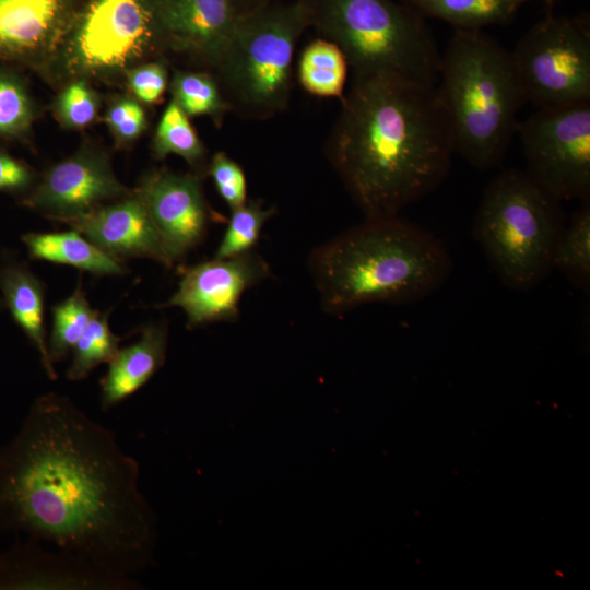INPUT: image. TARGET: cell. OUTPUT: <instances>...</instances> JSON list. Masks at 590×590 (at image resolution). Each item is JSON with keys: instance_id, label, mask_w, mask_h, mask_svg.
<instances>
[{"instance_id": "obj_1", "label": "cell", "mask_w": 590, "mask_h": 590, "mask_svg": "<svg viewBox=\"0 0 590 590\" xmlns=\"http://www.w3.org/2000/svg\"><path fill=\"white\" fill-rule=\"evenodd\" d=\"M139 476L113 430L68 397L43 394L0 448L1 529L134 577L153 564L157 536Z\"/></svg>"}, {"instance_id": "obj_2", "label": "cell", "mask_w": 590, "mask_h": 590, "mask_svg": "<svg viewBox=\"0 0 590 590\" xmlns=\"http://www.w3.org/2000/svg\"><path fill=\"white\" fill-rule=\"evenodd\" d=\"M326 155L365 217L394 216L436 190L455 154L435 84L353 78Z\"/></svg>"}, {"instance_id": "obj_3", "label": "cell", "mask_w": 590, "mask_h": 590, "mask_svg": "<svg viewBox=\"0 0 590 590\" xmlns=\"http://www.w3.org/2000/svg\"><path fill=\"white\" fill-rule=\"evenodd\" d=\"M308 268L323 310L411 304L441 288L452 263L444 244L399 215L365 221L316 247Z\"/></svg>"}, {"instance_id": "obj_4", "label": "cell", "mask_w": 590, "mask_h": 590, "mask_svg": "<svg viewBox=\"0 0 590 590\" xmlns=\"http://www.w3.org/2000/svg\"><path fill=\"white\" fill-rule=\"evenodd\" d=\"M435 87L455 153L482 170L498 167L526 104L510 50L481 31L455 30Z\"/></svg>"}, {"instance_id": "obj_5", "label": "cell", "mask_w": 590, "mask_h": 590, "mask_svg": "<svg viewBox=\"0 0 590 590\" xmlns=\"http://www.w3.org/2000/svg\"><path fill=\"white\" fill-rule=\"evenodd\" d=\"M310 27L344 54L353 78L389 74L436 84L440 52L423 17L394 0H300Z\"/></svg>"}, {"instance_id": "obj_6", "label": "cell", "mask_w": 590, "mask_h": 590, "mask_svg": "<svg viewBox=\"0 0 590 590\" xmlns=\"http://www.w3.org/2000/svg\"><path fill=\"white\" fill-rule=\"evenodd\" d=\"M566 220L562 202L521 169L499 172L485 187L473 236L502 283L530 291L554 270Z\"/></svg>"}, {"instance_id": "obj_7", "label": "cell", "mask_w": 590, "mask_h": 590, "mask_svg": "<svg viewBox=\"0 0 590 590\" xmlns=\"http://www.w3.org/2000/svg\"><path fill=\"white\" fill-rule=\"evenodd\" d=\"M309 27L300 0L276 1L238 19L210 71L229 113L262 121L286 109L294 54Z\"/></svg>"}, {"instance_id": "obj_8", "label": "cell", "mask_w": 590, "mask_h": 590, "mask_svg": "<svg viewBox=\"0 0 590 590\" xmlns=\"http://www.w3.org/2000/svg\"><path fill=\"white\" fill-rule=\"evenodd\" d=\"M169 52L165 0H83L46 82L120 85L129 70Z\"/></svg>"}, {"instance_id": "obj_9", "label": "cell", "mask_w": 590, "mask_h": 590, "mask_svg": "<svg viewBox=\"0 0 590 590\" xmlns=\"http://www.w3.org/2000/svg\"><path fill=\"white\" fill-rule=\"evenodd\" d=\"M510 57L526 103L538 108L590 101V23L554 16L532 25Z\"/></svg>"}, {"instance_id": "obj_10", "label": "cell", "mask_w": 590, "mask_h": 590, "mask_svg": "<svg viewBox=\"0 0 590 590\" xmlns=\"http://www.w3.org/2000/svg\"><path fill=\"white\" fill-rule=\"evenodd\" d=\"M517 132L534 182L560 202L590 199V101L538 108Z\"/></svg>"}, {"instance_id": "obj_11", "label": "cell", "mask_w": 590, "mask_h": 590, "mask_svg": "<svg viewBox=\"0 0 590 590\" xmlns=\"http://www.w3.org/2000/svg\"><path fill=\"white\" fill-rule=\"evenodd\" d=\"M131 191L116 177L109 155L101 148L85 143L39 175L33 189L21 199V204L48 219L67 223Z\"/></svg>"}, {"instance_id": "obj_12", "label": "cell", "mask_w": 590, "mask_h": 590, "mask_svg": "<svg viewBox=\"0 0 590 590\" xmlns=\"http://www.w3.org/2000/svg\"><path fill=\"white\" fill-rule=\"evenodd\" d=\"M271 274L267 260L255 249L231 258H213L187 268L177 291L160 307H179L188 328L235 321L244 293Z\"/></svg>"}, {"instance_id": "obj_13", "label": "cell", "mask_w": 590, "mask_h": 590, "mask_svg": "<svg viewBox=\"0 0 590 590\" xmlns=\"http://www.w3.org/2000/svg\"><path fill=\"white\" fill-rule=\"evenodd\" d=\"M200 175L161 168L144 175L137 190L158 232L172 266L203 241L221 220L205 199Z\"/></svg>"}, {"instance_id": "obj_14", "label": "cell", "mask_w": 590, "mask_h": 590, "mask_svg": "<svg viewBox=\"0 0 590 590\" xmlns=\"http://www.w3.org/2000/svg\"><path fill=\"white\" fill-rule=\"evenodd\" d=\"M83 0H0V61L45 81Z\"/></svg>"}, {"instance_id": "obj_15", "label": "cell", "mask_w": 590, "mask_h": 590, "mask_svg": "<svg viewBox=\"0 0 590 590\" xmlns=\"http://www.w3.org/2000/svg\"><path fill=\"white\" fill-rule=\"evenodd\" d=\"M35 540L0 553V590H140L129 576L104 570L75 555L47 551Z\"/></svg>"}, {"instance_id": "obj_16", "label": "cell", "mask_w": 590, "mask_h": 590, "mask_svg": "<svg viewBox=\"0 0 590 590\" xmlns=\"http://www.w3.org/2000/svg\"><path fill=\"white\" fill-rule=\"evenodd\" d=\"M66 224L117 260L149 258L166 268L173 267L137 189Z\"/></svg>"}, {"instance_id": "obj_17", "label": "cell", "mask_w": 590, "mask_h": 590, "mask_svg": "<svg viewBox=\"0 0 590 590\" xmlns=\"http://www.w3.org/2000/svg\"><path fill=\"white\" fill-rule=\"evenodd\" d=\"M172 54L211 71L239 16L231 0H165Z\"/></svg>"}, {"instance_id": "obj_18", "label": "cell", "mask_w": 590, "mask_h": 590, "mask_svg": "<svg viewBox=\"0 0 590 590\" xmlns=\"http://www.w3.org/2000/svg\"><path fill=\"white\" fill-rule=\"evenodd\" d=\"M140 339L119 349L101 380V405L107 411L141 389L164 365L168 342L166 323H150Z\"/></svg>"}, {"instance_id": "obj_19", "label": "cell", "mask_w": 590, "mask_h": 590, "mask_svg": "<svg viewBox=\"0 0 590 590\" xmlns=\"http://www.w3.org/2000/svg\"><path fill=\"white\" fill-rule=\"evenodd\" d=\"M0 291L4 307L37 350L46 375L56 380L44 323L45 285L25 263L4 256L0 262Z\"/></svg>"}, {"instance_id": "obj_20", "label": "cell", "mask_w": 590, "mask_h": 590, "mask_svg": "<svg viewBox=\"0 0 590 590\" xmlns=\"http://www.w3.org/2000/svg\"><path fill=\"white\" fill-rule=\"evenodd\" d=\"M22 241L33 260L74 267L95 275L125 273L120 260L109 256L75 229L56 233H26Z\"/></svg>"}, {"instance_id": "obj_21", "label": "cell", "mask_w": 590, "mask_h": 590, "mask_svg": "<svg viewBox=\"0 0 590 590\" xmlns=\"http://www.w3.org/2000/svg\"><path fill=\"white\" fill-rule=\"evenodd\" d=\"M423 17L438 19L455 30L481 31L508 23L526 0H399Z\"/></svg>"}, {"instance_id": "obj_22", "label": "cell", "mask_w": 590, "mask_h": 590, "mask_svg": "<svg viewBox=\"0 0 590 590\" xmlns=\"http://www.w3.org/2000/svg\"><path fill=\"white\" fill-rule=\"evenodd\" d=\"M151 148L156 160L175 154L182 157L193 173L203 178L206 176L209 151L190 117L172 98L157 122Z\"/></svg>"}, {"instance_id": "obj_23", "label": "cell", "mask_w": 590, "mask_h": 590, "mask_svg": "<svg viewBox=\"0 0 590 590\" xmlns=\"http://www.w3.org/2000/svg\"><path fill=\"white\" fill-rule=\"evenodd\" d=\"M349 69L342 50L333 42L319 37L303 50L297 78L302 87L315 96L342 99Z\"/></svg>"}, {"instance_id": "obj_24", "label": "cell", "mask_w": 590, "mask_h": 590, "mask_svg": "<svg viewBox=\"0 0 590 590\" xmlns=\"http://www.w3.org/2000/svg\"><path fill=\"white\" fill-rule=\"evenodd\" d=\"M39 107L25 78L0 61V141L28 142Z\"/></svg>"}, {"instance_id": "obj_25", "label": "cell", "mask_w": 590, "mask_h": 590, "mask_svg": "<svg viewBox=\"0 0 590 590\" xmlns=\"http://www.w3.org/2000/svg\"><path fill=\"white\" fill-rule=\"evenodd\" d=\"M553 268L558 270L570 285L589 295L590 291V199L580 201L565 223L557 241Z\"/></svg>"}, {"instance_id": "obj_26", "label": "cell", "mask_w": 590, "mask_h": 590, "mask_svg": "<svg viewBox=\"0 0 590 590\" xmlns=\"http://www.w3.org/2000/svg\"><path fill=\"white\" fill-rule=\"evenodd\" d=\"M168 91L189 117L208 116L217 128L229 113L215 76L208 70H174Z\"/></svg>"}, {"instance_id": "obj_27", "label": "cell", "mask_w": 590, "mask_h": 590, "mask_svg": "<svg viewBox=\"0 0 590 590\" xmlns=\"http://www.w3.org/2000/svg\"><path fill=\"white\" fill-rule=\"evenodd\" d=\"M51 312L52 326L47 346L50 359L55 364L69 356L96 310L92 309L79 284L68 298L51 308Z\"/></svg>"}, {"instance_id": "obj_28", "label": "cell", "mask_w": 590, "mask_h": 590, "mask_svg": "<svg viewBox=\"0 0 590 590\" xmlns=\"http://www.w3.org/2000/svg\"><path fill=\"white\" fill-rule=\"evenodd\" d=\"M120 341L110 330L108 312L96 311L71 351L72 362L67 378L82 380L98 365L111 362L119 351Z\"/></svg>"}, {"instance_id": "obj_29", "label": "cell", "mask_w": 590, "mask_h": 590, "mask_svg": "<svg viewBox=\"0 0 590 590\" xmlns=\"http://www.w3.org/2000/svg\"><path fill=\"white\" fill-rule=\"evenodd\" d=\"M102 96L88 80L76 78L58 87L51 111L58 123L79 131L91 127L98 118Z\"/></svg>"}, {"instance_id": "obj_30", "label": "cell", "mask_w": 590, "mask_h": 590, "mask_svg": "<svg viewBox=\"0 0 590 590\" xmlns=\"http://www.w3.org/2000/svg\"><path fill=\"white\" fill-rule=\"evenodd\" d=\"M261 199L247 202L231 211L227 227L215 252V258H231L255 249L264 224L275 214Z\"/></svg>"}, {"instance_id": "obj_31", "label": "cell", "mask_w": 590, "mask_h": 590, "mask_svg": "<svg viewBox=\"0 0 590 590\" xmlns=\"http://www.w3.org/2000/svg\"><path fill=\"white\" fill-rule=\"evenodd\" d=\"M103 121L118 149L133 145L149 127L145 106L129 93L110 98Z\"/></svg>"}, {"instance_id": "obj_32", "label": "cell", "mask_w": 590, "mask_h": 590, "mask_svg": "<svg viewBox=\"0 0 590 590\" xmlns=\"http://www.w3.org/2000/svg\"><path fill=\"white\" fill-rule=\"evenodd\" d=\"M169 62L166 57L135 66L125 76L128 93L144 106L160 104L169 84Z\"/></svg>"}, {"instance_id": "obj_33", "label": "cell", "mask_w": 590, "mask_h": 590, "mask_svg": "<svg viewBox=\"0 0 590 590\" xmlns=\"http://www.w3.org/2000/svg\"><path fill=\"white\" fill-rule=\"evenodd\" d=\"M206 176L212 178L220 197L226 202L231 211L247 202L245 172L225 152H216L210 157Z\"/></svg>"}, {"instance_id": "obj_34", "label": "cell", "mask_w": 590, "mask_h": 590, "mask_svg": "<svg viewBox=\"0 0 590 590\" xmlns=\"http://www.w3.org/2000/svg\"><path fill=\"white\" fill-rule=\"evenodd\" d=\"M38 177L31 165L0 148V192L22 199L33 189Z\"/></svg>"}, {"instance_id": "obj_35", "label": "cell", "mask_w": 590, "mask_h": 590, "mask_svg": "<svg viewBox=\"0 0 590 590\" xmlns=\"http://www.w3.org/2000/svg\"><path fill=\"white\" fill-rule=\"evenodd\" d=\"M238 16L249 14L256 10L281 0H231Z\"/></svg>"}, {"instance_id": "obj_36", "label": "cell", "mask_w": 590, "mask_h": 590, "mask_svg": "<svg viewBox=\"0 0 590 590\" xmlns=\"http://www.w3.org/2000/svg\"><path fill=\"white\" fill-rule=\"evenodd\" d=\"M548 10H551L556 0H543Z\"/></svg>"}, {"instance_id": "obj_37", "label": "cell", "mask_w": 590, "mask_h": 590, "mask_svg": "<svg viewBox=\"0 0 590 590\" xmlns=\"http://www.w3.org/2000/svg\"><path fill=\"white\" fill-rule=\"evenodd\" d=\"M3 307H4L3 300L2 298H0V311L2 310Z\"/></svg>"}, {"instance_id": "obj_38", "label": "cell", "mask_w": 590, "mask_h": 590, "mask_svg": "<svg viewBox=\"0 0 590 590\" xmlns=\"http://www.w3.org/2000/svg\"><path fill=\"white\" fill-rule=\"evenodd\" d=\"M1 530H2V529H1V526H0V531H1Z\"/></svg>"}]
</instances>
